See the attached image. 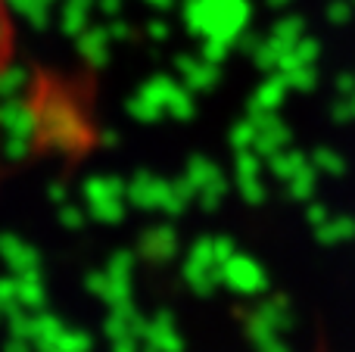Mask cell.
<instances>
[{
    "instance_id": "obj_3",
    "label": "cell",
    "mask_w": 355,
    "mask_h": 352,
    "mask_svg": "<svg viewBox=\"0 0 355 352\" xmlns=\"http://www.w3.org/2000/svg\"><path fill=\"white\" fill-rule=\"evenodd\" d=\"M315 166L324 168V172H334V175L343 172V159H340L337 153H331V150H318V153H315Z\"/></svg>"
},
{
    "instance_id": "obj_5",
    "label": "cell",
    "mask_w": 355,
    "mask_h": 352,
    "mask_svg": "<svg viewBox=\"0 0 355 352\" xmlns=\"http://www.w3.org/2000/svg\"><path fill=\"white\" fill-rule=\"evenodd\" d=\"M309 218H312L315 225H324V222H327V212H324V206H309Z\"/></svg>"
},
{
    "instance_id": "obj_1",
    "label": "cell",
    "mask_w": 355,
    "mask_h": 352,
    "mask_svg": "<svg viewBox=\"0 0 355 352\" xmlns=\"http://www.w3.org/2000/svg\"><path fill=\"white\" fill-rule=\"evenodd\" d=\"M318 237L324 243H343L355 237V218L349 215H334L324 225H318Z\"/></svg>"
},
{
    "instance_id": "obj_4",
    "label": "cell",
    "mask_w": 355,
    "mask_h": 352,
    "mask_svg": "<svg viewBox=\"0 0 355 352\" xmlns=\"http://www.w3.org/2000/svg\"><path fill=\"white\" fill-rule=\"evenodd\" d=\"M306 168V159L302 156H281V162H277V172L287 175V178H293L296 172H302Z\"/></svg>"
},
{
    "instance_id": "obj_2",
    "label": "cell",
    "mask_w": 355,
    "mask_h": 352,
    "mask_svg": "<svg viewBox=\"0 0 355 352\" xmlns=\"http://www.w3.org/2000/svg\"><path fill=\"white\" fill-rule=\"evenodd\" d=\"M290 181H293V197H300V200H302V197H309V193L315 191V175L309 172V168H302V172H296Z\"/></svg>"
}]
</instances>
